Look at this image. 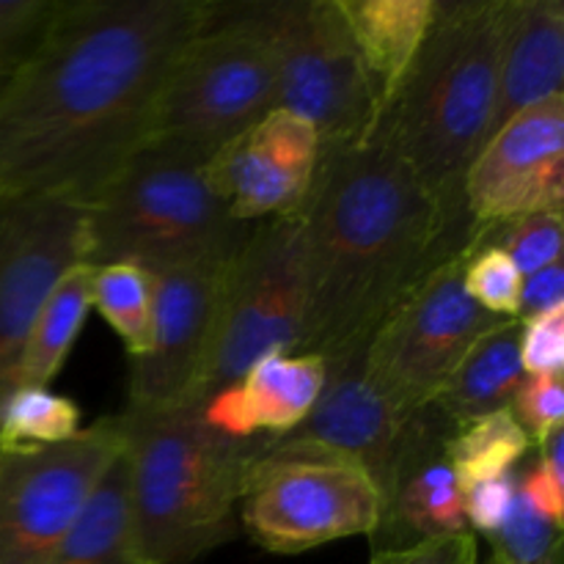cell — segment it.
I'll return each mask as SVG.
<instances>
[{
	"label": "cell",
	"mask_w": 564,
	"mask_h": 564,
	"mask_svg": "<svg viewBox=\"0 0 564 564\" xmlns=\"http://www.w3.org/2000/svg\"><path fill=\"white\" fill-rule=\"evenodd\" d=\"M564 97H551L512 116L479 149L463 185L474 229L523 215H562Z\"/></svg>",
	"instance_id": "obj_14"
},
{
	"label": "cell",
	"mask_w": 564,
	"mask_h": 564,
	"mask_svg": "<svg viewBox=\"0 0 564 564\" xmlns=\"http://www.w3.org/2000/svg\"><path fill=\"white\" fill-rule=\"evenodd\" d=\"M86 262V207L47 198H0V402L33 323L61 275Z\"/></svg>",
	"instance_id": "obj_13"
},
{
	"label": "cell",
	"mask_w": 564,
	"mask_h": 564,
	"mask_svg": "<svg viewBox=\"0 0 564 564\" xmlns=\"http://www.w3.org/2000/svg\"><path fill=\"white\" fill-rule=\"evenodd\" d=\"M253 224L231 218L204 160L147 143L86 207V264L180 268L240 253Z\"/></svg>",
	"instance_id": "obj_5"
},
{
	"label": "cell",
	"mask_w": 564,
	"mask_h": 564,
	"mask_svg": "<svg viewBox=\"0 0 564 564\" xmlns=\"http://www.w3.org/2000/svg\"><path fill=\"white\" fill-rule=\"evenodd\" d=\"M532 438L507 411L488 413L482 419L463 424L455 430L449 444L452 466H455L460 488L468 490L477 482L507 477L527 460L532 452Z\"/></svg>",
	"instance_id": "obj_24"
},
{
	"label": "cell",
	"mask_w": 564,
	"mask_h": 564,
	"mask_svg": "<svg viewBox=\"0 0 564 564\" xmlns=\"http://www.w3.org/2000/svg\"><path fill=\"white\" fill-rule=\"evenodd\" d=\"M367 345L325 358V383L317 405L292 433L275 441L308 446L358 463L383 494L397 446L411 413L391 405L367 372Z\"/></svg>",
	"instance_id": "obj_17"
},
{
	"label": "cell",
	"mask_w": 564,
	"mask_h": 564,
	"mask_svg": "<svg viewBox=\"0 0 564 564\" xmlns=\"http://www.w3.org/2000/svg\"><path fill=\"white\" fill-rule=\"evenodd\" d=\"M80 430V408L42 386H17L0 402V452L61 444Z\"/></svg>",
	"instance_id": "obj_26"
},
{
	"label": "cell",
	"mask_w": 564,
	"mask_h": 564,
	"mask_svg": "<svg viewBox=\"0 0 564 564\" xmlns=\"http://www.w3.org/2000/svg\"><path fill=\"white\" fill-rule=\"evenodd\" d=\"M518 479L516 474L507 477L477 482L463 490V512H466L468 532L482 534L485 540L501 529V523L510 518L512 505H516Z\"/></svg>",
	"instance_id": "obj_32"
},
{
	"label": "cell",
	"mask_w": 564,
	"mask_h": 564,
	"mask_svg": "<svg viewBox=\"0 0 564 564\" xmlns=\"http://www.w3.org/2000/svg\"><path fill=\"white\" fill-rule=\"evenodd\" d=\"M521 364L527 375H562L564 306L521 319Z\"/></svg>",
	"instance_id": "obj_31"
},
{
	"label": "cell",
	"mask_w": 564,
	"mask_h": 564,
	"mask_svg": "<svg viewBox=\"0 0 564 564\" xmlns=\"http://www.w3.org/2000/svg\"><path fill=\"white\" fill-rule=\"evenodd\" d=\"M91 308L102 314L124 345L130 361L152 347V273L141 264L116 262L94 268Z\"/></svg>",
	"instance_id": "obj_25"
},
{
	"label": "cell",
	"mask_w": 564,
	"mask_h": 564,
	"mask_svg": "<svg viewBox=\"0 0 564 564\" xmlns=\"http://www.w3.org/2000/svg\"><path fill=\"white\" fill-rule=\"evenodd\" d=\"M471 235L507 253L521 275L562 262V215L556 213L523 215L488 229H474Z\"/></svg>",
	"instance_id": "obj_28"
},
{
	"label": "cell",
	"mask_w": 564,
	"mask_h": 564,
	"mask_svg": "<svg viewBox=\"0 0 564 564\" xmlns=\"http://www.w3.org/2000/svg\"><path fill=\"white\" fill-rule=\"evenodd\" d=\"M564 3L562 0H505L499 50V99L494 135L505 121L532 105L562 94Z\"/></svg>",
	"instance_id": "obj_19"
},
{
	"label": "cell",
	"mask_w": 564,
	"mask_h": 564,
	"mask_svg": "<svg viewBox=\"0 0 564 564\" xmlns=\"http://www.w3.org/2000/svg\"><path fill=\"white\" fill-rule=\"evenodd\" d=\"M485 564H499V562H496V560H494V556H490V560H488V562H485Z\"/></svg>",
	"instance_id": "obj_37"
},
{
	"label": "cell",
	"mask_w": 564,
	"mask_h": 564,
	"mask_svg": "<svg viewBox=\"0 0 564 564\" xmlns=\"http://www.w3.org/2000/svg\"><path fill=\"white\" fill-rule=\"evenodd\" d=\"M209 0H58L0 77V198L88 207L152 141L160 94Z\"/></svg>",
	"instance_id": "obj_1"
},
{
	"label": "cell",
	"mask_w": 564,
	"mask_h": 564,
	"mask_svg": "<svg viewBox=\"0 0 564 564\" xmlns=\"http://www.w3.org/2000/svg\"><path fill=\"white\" fill-rule=\"evenodd\" d=\"M231 259H204L152 273V347L130 361L124 411H171L204 397Z\"/></svg>",
	"instance_id": "obj_12"
},
{
	"label": "cell",
	"mask_w": 564,
	"mask_h": 564,
	"mask_svg": "<svg viewBox=\"0 0 564 564\" xmlns=\"http://www.w3.org/2000/svg\"><path fill=\"white\" fill-rule=\"evenodd\" d=\"M240 496V527L270 554H306L319 545L367 534L380 523V494L347 457L275 438H253Z\"/></svg>",
	"instance_id": "obj_7"
},
{
	"label": "cell",
	"mask_w": 564,
	"mask_h": 564,
	"mask_svg": "<svg viewBox=\"0 0 564 564\" xmlns=\"http://www.w3.org/2000/svg\"><path fill=\"white\" fill-rule=\"evenodd\" d=\"M124 452L121 416L44 449L0 452V564H50Z\"/></svg>",
	"instance_id": "obj_11"
},
{
	"label": "cell",
	"mask_w": 564,
	"mask_h": 564,
	"mask_svg": "<svg viewBox=\"0 0 564 564\" xmlns=\"http://www.w3.org/2000/svg\"><path fill=\"white\" fill-rule=\"evenodd\" d=\"M463 259L466 248L435 264L367 341L369 378L402 413L430 405L460 358L507 323L471 301L463 286Z\"/></svg>",
	"instance_id": "obj_10"
},
{
	"label": "cell",
	"mask_w": 564,
	"mask_h": 564,
	"mask_svg": "<svg viewBox=\"0 0 564 564\" xmlns=\"http://www.w3.org/2000/svg\"><path fill=\"white\" fill-rule=\"evenodd\" d=\"M91 264L80 262L61 275L50 297L44 301L31 336L22 350L17 386H42L47 389L55 375L64 369L88 312H91Z\"/></svg>",
	"instance_id": "obj_23"
},
{
	"label": "cell",
	"mask_w": 564,
	"mask_h": 564,
	"mask_svg": "<svg viewBox=\"0 0 564 564\" xmlns=\"http://www.w3.org/2000/svg\"><path fill=\"white\" fill-rule=\"evenodd\" d=\"M319 160L323 141L312 121L275 108L204 160V176L231 218L262 224L301 213Z\"/></svg>",
	"instance_id": "obj_15"
},
{
	"label": "cell",
	"mask_w": 564,
	"mask_h": 564,
	"mask_svg": "<svg viewBox=\"0 0 564 564\" xmlns=\"http://www.w3.org/2000/svg\"><path fill=\"white\" fill-rule=\"evenodd\" d=\"M306 301L301 215L253 224L226 279L202 402L264 356L301 350Z\"/></svg>",
	"instance_id": "obj_8"
},
{
	"label": "cell",
	"mask_w": 564,
	"mask_h": 564,
	"mask_svg": "<svg viewBox=\"0 0 564 564\" xmlns=\"http://www.w3.org/2000/svg\"><path fill=\"white\" fill-rule=\"evenodd\" d=\"M369 564H479V543L474 532L444 534L405 549L372 551Z\"/></svg>",
	"instance_id": "obj_34"
},
{
	"label": "cell",
	"mask_w": 564,
	"mask_h": 564,
	"mask_svg": "<svg viewBox=\"0 0 564 564\" xmlns=\"http://www.w3.org/2000/svg\"><path fill=\"white\" fill-rule=\"evenodd\" d=\"M336 9L367 69L380 121L422 53L438 0H336Z\"/></svg>",
	"instance_id": "obj_20"
},
{
	"label": "cell",
	"mask_w": 564,
	"mask_h": 564,
	"mask_svg": "<svg viewBox=\"0 0 564 564\" xmlns=\"http://www.w3.org/2000/svg\"><path fill=\"white\" fill-rule=\"evenodd\" d=\"M488 543L499 564H562V527L540 516L521 494H516L510 518Z\"/></svg>",
	"instance_id": "obj_29"
},
{
	"label": "cell",
	"mask_w": 564,
	"mask_h": 564,
	"mask_svg": "<svg viewBox=\"0 0 564 564\" xmlns=\"http://www.w3.org/2000/svg\"><path fill=\"white\" fill-rule=\"evenodd\" d=\"M279 108V72L264 3H215L160 94L152 141L207 160Z\"/></svg>",
	"instance_id": "obj_6"
},
{
	"label": "cell",
	"mask_w": 564,
	"mask_h": 564,
	"mask_svg": "<svg viewBox=\"0 0 564 564\" xmlns=\"http://www.w3.org/2000/svg\"><path fill=\"white\" fill-rule=\"evenodd\" d=\"M523 378L521 319H507L460 358L433 405L455 427H463L488 413L507 411Z\"/></svg>",
	"instance_id": "obj_21"
},
{
	"label": "cell",
	"mask_w": 564,
	"mask_h": 564,
	"mask_svg": "<svg viewBox=\"0 0 564 564\" xmlns=\"http://www.w3.org/2000/svg\"><path fill=\"white\" fill-rule=\"evenodd\" d=\"M564 306V270L562 262L549 264V268L538 270L532 275H523V292H521V317L529 319L538 314L554 312Z\"/></svg>",
	"instance_id": "obj_35"
},
{
	"label": "cell",
	"mask_w": 564,
	"mask_h": 564,
	"mask_svg": "<svg viewBox=\"0 0 564 564\" xmlns=\"http://www.w3.org/2000/svg\"><path fill=\"white\" fill-rule=\"evenodd\" d=\"M11 66H14V64H11V61H6V58H3V55H0V77H3V75H6V72H9V69H11Z\"/></svg>",
	"instance_id": "obj_36"
},
{
	"label": "cell",
	"mask_w": 564,
	"mask_h": 564,
	"mask_svg": "<svg viewBox=\"0 0 564 564\" xmlns=\"http://www.w3.org/2000/svg\"><path fill=\"white\" fill-rule=\"evenodd\" d=\"M510 413L534 446L545 444L564 419L562 375H527L510 402Z\"/></svg>",
	"instance_id": "obj_30"
},
{
	"label": "cell",
	"mask_w": 564,
	"mask_h": 564,
	"mask_svg": "<svg viewBox=\"0 0 564 564\" xmlns=\"http://www.w3.org/2000/svg\"><path fill=\"white\" fill-rule=\"evenodd\" d=\"M463 286L479 308L499 319L521 317L523 275L499 248L471 235L463 259Z\"/></svg>",
	"instance_id": "obj_27"
},
{
	"label": "cell",
	"mask_w": 564,
	"mask_h": 564,
	"mask_svg": "<svg viewBox=\"0 0 564 564\" xmlns=\"http://www.w3.org/2000/svg\"><path fill=\"white\" fill-rule=\"evenodd\" d=\"M505 0H438L416 64L372 135L408 165L452 231L471 237L463 185L494 130Z\"/></svg>",
	"instance_id": "obj_3"
},
{
	"label": "cell",
	"mask_w": 564,
	"mask_h": 564,
	"mask_svg": "<svg viewBox=\"0 0 564 564\" xmlns=\"http://www.w3.org/2000/svg\"><path fill=\"white\" fill-rule=\"evenodd\" d=\"M58 0H0V55L17 64L36 42Z\"/></svg>",
	"instance_id": "obj_33"
},
{
	"label": "cell",
	"mask_w": 564,
	"mask_h": 564,
	"mask_svg": "<svg viewBox=\"0 0 564 564\" xmlns=\"http://www.w3.org/2000/svg\"><path fill=\"white\" fill-rule=\"evenodd\" d=\"M279 72V108L314 124L328 149L367 143L378 102L336 0L264 3Z\"/></svg>",
	"instance_id": "obj_9"
},
{
	"label": "cell",
	"mask_w": 564,
	"mask_h": 564,
	"mask_svg": "<svg viewBox=\"0 0 564 564\" xmlns=\"http://www.w3.org/2000/svg\"><path fill=\"white\" fill-rule=\"evenodd\" d=\"M50 564H149L132 521L124 452L108 468Z\"/></svg>",
	"instance_id": "obj_22"
},
{
	"label": "cell",
	"mask_w": 564,
	"mask_h": 564,
	"mask_svg": "<svg viewBox=\"0 0 564 564\" xmlns=\"http://www.w3.org/2000/svg\"><path fill=\"white\" fill-rule=\"evenodd\" d=\"M297 215L308 292L297 352L319 358L367 345L386 314L471 240L446 226L411 165L375 135L323 152Z\"/></svg>",
	"instance_id": "obj_2"
},
{
	"label": "cell",
	"mask_w": 564,
	"mask_h": 564,
	"mask_svg": "<svg viewBox=\"0 0 564 564\" xmlns=\"http://www.w3.org/2000/svg\"><path fill=\"white\" fill-rule=\"evenodd\" d=\"M323 383L325 358L273 352L253 364L237 383L209 394L202 402V416L226 438H281L312 413Z\"/></svg>",
	"instance_id": "obj_18"
},
{
	"label": "cell",
	"mask_w": 564,
	"mask_h": 564,
	"mask_svg": "<svg viewBox=\"0 0 564 564\" xmlns=\"http://www.w3.org/2000/svg\"><path fill=\"white\" fill-rule=\"evenodd\" d=\"M130 507L149 564H193L237 534L251 441L215 433L198 405L121 411Z\"/></svg>",
	"instance_id": "obj_4"
},
{
	"label": "cell",
	"mask_w": 564,
	"mask_h": 564,
	"mask_svg": "<svg viewBox=\"0 0 564 564\" xmlns=\"http://www.w3.org/2000/svg\"><path fill=\"white\" fill-rule=\"evenodd\" d=\"M455 430L433 402L408 416L389 482L380 494L372 551L405 549L430 538L468 532L463 488L449 455Z\"/></svg>",
	"instance_id": "obj_16"
}]
</instances>
